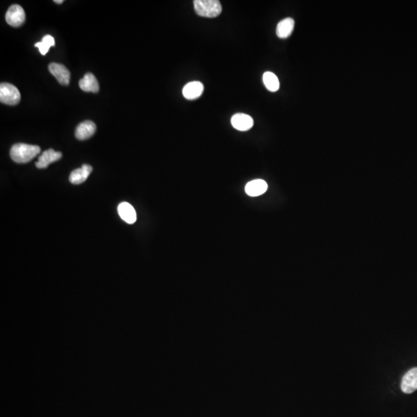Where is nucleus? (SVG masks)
Instances as JSON below:
<instances>
[{
	"label": "nucleus",
	"mask_w": 417,
	"mask_h": 417,
	"mask_svg": "<svg viewBox=\"0 0 417 417\" xmlns=\"http://www.w3.org/2000/svg\"><path fill=\"white\" fill-rule=\"evenodd\" d=\"M40 153V148L38 145H28L24 143L15 144L10 149L12 160L20 164L29 163Z\"/></svg>",
	"instance_id": "nucleus-1"
},
{
	"label": "nucleus",
	"mask_w": 417,
	"mask_h": 417,
	"mask_svg": "<svg viewBox=\"0 0 417 417\" xmlns=\"http://www.w3.org/2000/svg\"><path fill=\"white\" fill-rule=\"evenodd\" d=\"M194 9L198 15L207 18H214L222 13V6L217 0H195Z\"/></svg>",
	"instance_id": "nucleus-2"
},
{
	"label": "nucleus",
	"mask_w": 417,
	"mask_h": 417,
	"mask_svg": "<svg viewBox=\"0 0 417 417\" xmlns=\"http://www.w3.org/2000/svg\"><path fill=\"white\" fill-rule=\"evenodd\" d=\"M21 95L16 86L9 83L0 84V100L8 106H16L20 102Z\"/></svg>",
	"instance_id": "nucleus-3"
},
{
	"label": "nucleus",
	"mask_w": 417,
	"mask_h": 417,
	"mask_svg": "<svg viewBox=\"0 0 417 417\" xmlns=\"http://www.w3.org/2000/svg\"><path fill=\"white\" fill-rule=\"evenodd\" d=\"M26 20V14L21 6L12 5L7 10L6 14V20L10 26L13 27H19L23 24Z\"/></svg>",
	"instance_id": "nucleus-4"
},
{
	"label": "nucleus",
	"mask_w": 417,
	"mask_h": 417,
	"mask_svg": "<svg viewBox=\"0 0 417 417\" xmlns=\"http://www.w3.org/2000/svg\"><path fill=\"white\" fill-rule=\"evenodd\" d=\"M49 72L53 74L58 82L62 85H68L71 79V73L66 67L61 64L57 63H51L49 67Z\"/></svg>",
	"instance_id": "nucleus-5"
},
{
	"label": "nucleus",
	"mask_w": 417,
	"mask_h": 417,
	"mask_svg": "<svg viewBox=\"0 0 417 417\" xmlns=\"http://www.w3.org/2000/svg\"><path fill=\"white\" fill-rule=\"evenodd\" d=\"M401 389L407 394L413 393L417 389V368L411 369L402 377Z\"/></svg>",
	"instance_id": "nucleus-6"
},
{
	"label": "nucleus",
	"mask_w": 417,
	"mask_h": 417,
	"mask_svg": "<svg viewBox=\"0 0 417 417\" xmlns=\"http://www.w3.org/2000/svg\"><path fill=\"white\" fill-rule=\"evenodd\" d=\"M61 157H62V153L49 148L42 153L41 155L39 157L38 161L36 163V166L38 169H46L51 163H55L61 160Z\"/></svg>",
	"instance_id": "nucleus-7"
},
{
	"label": "nucleus",
	"mask_w": 417,
	"mask_h": 417,
	"mask_svg": "<svg viewBox=\"0 0 417 417\" xmlns=\"http://www.w3.org/2000/svg\"><path fill=\"white\" fill-rule=\"evenodd\" d=\"M233 128L241 132L248 131L253 127V120L251 117L245 114H236L231 118Z\"/></svg>",
	"instance_id": "nucleus-8"
},
{
	"label": "nucleus",
	"mask_w": 417,
	"mask_h": 417,
	"mask_svg": "<svg viewBox=\"0 0 417 417\" xmlns=\"http://www.w3.org/2000/svg\"><path fill=\"white\" fill-rule=\"evenodd\" d=\"M203 84L199 81H193V82L188 83L183 89H182V94L185 98L188 100H195L199 98L202 93H203Z\"/></svg>",
	"instance_id": "nucleus-9"
},
{
	"label": "nucleus",
	"mask_w": 417,
	"mask_h": 417,
	"mask_svg": "<svg viewBox=\"0 0 417 417\" xmlns=\"http://www.w3.org/2000/svg\"><path fill=\"white\" fill-rule=\"evenodd\" d=\"M96 132V125L91 121H84L76 128L75 136L77 139L86 140L92 136Z\"/></svg>",
	"instance_id": "nucleus-10"
},
{
	"label": "nucleus",
	"mask_w": 417,
	"mask_h": 417,
	"mask_svg": "<svg viewBox=\"0 0 417 417\" xmlns=\"http://www.w3.org/2000/svg\"><path fill=\"white\" fill-rule=\"evenodd\" d=\"M118 212L121 218L128 224H135L137 220L136 212L134 207L127 202L119 204Z\"/></svg>",
	"instance_id": "nucleus-11"
},
{
	"label": "nucleus",
	"mask_w": 417,
	"mask_h": 417,
	"mask_svg": "<svg viewBox=\"0 0 417 417\" xmlns=\"http://www.w3.org/2000/svg\"><path fill=\"white\" fill-rule=\"evenodd\" d=\"M91 172H92L91 166L87 164L83 165L81 168L75 169L71 173L70 182L73 184H81L87 180Z\"/></svg>",
	"instance_id": "nucleus-12"
},
{
	"label": "nucleus",
	"mask_w": 417,
	"mask_h": 417,
	"mask_svg": "<svg viewBox=\"0 0 417 417\" xmlns=\"http://www.w3.org/2000/svg\"><path fill=\"white\" fill-rule=\"evenodd\" d=\"M268 184L265 180L256 179L249 182L245 187L246 194L250 196H259L268 190Z\"/></svg>",
	"instance_id": "nucleus-13"
},
{
	"label": "nucleus",
	"mask_w": 417,
	"mask_h": 417,
	"mask_svg": "<svg viewBox=\"0 0 417 417\" xmlns=\"http://www.w3.org/2000/svg\"><path fill=\"white\" fill-rule=\"evenodd\" d=\"M79 86L81 90L85 92H98V81L95 76L91 73H87L84 76L82 79L80 80Z\"/></svg>",
	"instance_id": "nucleus-14"
},
{
	"label": "nucleus",
	"mask_w": 417,
	"mask_h": 417,
	"mask_svg": "<svg viewBox=\"0 0 417 417\" xmlns=\"http://www.w3.org/2000/svg\"><path fill=\"white\" fill-rule=\"evenodd\" d=\"M294 21L292 18H286L281 20L277 27V35L281 39L289 37L294 30Z\"/></svg>",
	"instance_id": "nucleus-15"
},
{
	"label": "nucleus",
	"mask_w": 417,
	"mask_h": 417,
	"mask_svg": "<svg viewBox=\"0 0 417 417\" xmlns=\"http://www.w3.org/2000/svg\"><path fill=\"white\" fill-rule=\"evenodd\" d=\"M263 81L265 87L271 92L278 91L280 87L279 80L274 73L267 71L264 74Z\"/></svg>",
	"instance_id": "nucleus-16"
},
{
	"label": "nucleus",
	"mask_w": 417,
	"mask_h": 417,
	"mask_svg": "<svg viewBox=\"0 0 417 417\" xmlns=\"http://www.w3.org/2000/svg\"><path fill=\"white\" fill-rule=\"evenodd\" d=\"M55 38L50 36V35H46V36L43 38L42 41L36 43V44H35V46L37 47L39 50H40V54L44 56V55H46V54L48 53L49 48H50L51 46H55Z\"/></svg>",
	"instance_id": "nucleus-17"
},
{
	"label": "nucleus",
	"mask_w": 417,
	"mask_h": 417,
	"mask_svg": "<svg viewBox=\"0 0 417 417\" xmlns=\"http://www.w3.org/2000/svg\"><path fill=\"white\" fill-rule=\"evenodd\" d=\"M55 3L58 4H61L64 3V1H63V0H55Z\"/></svg>",
	"instance_id": "nucleus-18"
}]
</instances>
